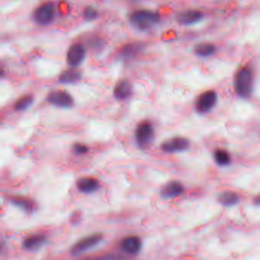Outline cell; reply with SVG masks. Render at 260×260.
Instances as JSON below:
<instances>
[{
    "mask_svg": "<svg viewBox=\"0 0 260 260\" xmlns=\"http://www.w3.org/2000/svg\"><path fill=\"white\" fill-rule=\"evenodd\" d=\"M130 21L131 24L139 30L146 31L159 22L160 16L153 11L140 9L130 15Z\"/></svg>",
    "mask_w": 260,
    "mask_h": 260,
    "instance_id": "7a4b0ae2",
    "label": "cell"
},
{
    "mask_svg": "<svg viewBox=\"0 0 260 260\" xmlns=\"http://www.w3.org/2000/svg\"><path fill=\"white\" fill-rule=\"evenodd\" d=\"M73 149H74L75 152L78 153V154H84V153H87V151H88V148H87V146L82 144H75Z\"/></svg>",
    "mask_w": 260,
    "mask_h": 260,
    "instance_id": "cb8c5ba5",
    "label": "cell"
},
{
    "mask_svg": "<svg viewBox=\"0 0 260 260\" xmlns=\"http://www.w3.org/2000/svg\"><path fill=\"white\" fill-rule=\"evenodd\" d=\"M55 9L52 2H47L41 5L34 12V20L38 24L46 25L54 20Z\"/></svg>",
    "mask_w": 260,
    "mask_h": 260,
    "instance_id": "3957f363",
    "label": "cell"
},
{
    "mask_svg": "<svg viewBox=\"0 0 260 260\" xmlns=\"http://www.w3.org/2000/svg\"><path fill=\"white\" fill-rule=\"evenodd\" d=\"M77 186L80 191L91 193L97 190L99 188V182L92 177H84L77 181Z\"/></svg>",
    "mask_w": 260,
    "mask_h": 260,
    "instance_id": "9a60e30c",
    "label": "cell"
},
{
    "mask_svg": "<svg viewBox=\"0 0 260 260\" xmlns=\"http://www.w3.org/2000/svg\"><path fill=\"white\" fill-rule=\"evenodd\" d=\"M122 247L129 254H136L141 250V239L136 236L127 237L122 241Z\"/></svg>",
    "mask_w": 260,
    "mask_h": 260,
    "instance_id": "7c38bea8",
    "label": "cell"
},
{
    "mask_svg": "<svg viewBox=\"0 0 260 260\" xmlns=\"http://www.w3.org/2000/svg\"><path fill=\"white\" fill-rule=\"evenodd\" d=\"M45 242V237L42 234H35V235H31L24 239V242H23V246L26 250L36 251V250L40 249Z\"/></svg>",
    "mask_w": 260,
    "mask_h": 260,
    "instance_id": "5bb4252c",
    "label": "cell"
},
{
    "mask_svg": "<svg viewBox=\"0 0 260 260\" xmlns=\"http://www.w3.org/2000/svg\"><path fill=\"white\" fill-rule=\"evenodd\" d=\"M86 57V49L81 43H73L71 47H69L66 55L68 64L72 67H77L81 65L84 61Z\"/></svg>",
    "mask_w": 260,
    "mask_h": 260,
    "instance_id": "52a82bcc",
    "label": "cell"
},
{
    "mask_svg": "<svg viewBox=\"0 0 260 260\" xmlns=\"http://www.w3.org/2000/svg\"><path fill=\"white\" fill-rule=\"evenodd\" d=\"M253 87V73L247 66L240 68L237 73L234 80V87L238 96L249 98L251 95Z\"/></svg>",
    "mask_w": 260,
    "mask_h": 260,
    "instance_id": "6da1fadb",
    "label": "cell"
},
{
    "mask_svg": "<svg viewBox=\"0 0 260 260\" xmlns=\"http://www.w3.org/2000/svg\"><path fill=\"white\" fill-rule=\"evenodd\" d=\"M154 137L153 126L148 122H141L136 129L135 137L137 144L141 148H146L151 144Z\"/></svg>",
    "mask_w": 260,
    "mask_h": 260,
    "instance_id": "277c9868",
    "label": "cell"
},
{
    "mask_svg": "<svg viewBox=\"0 0 260 260\" xmlns=\"http://www.w3.org/2000/svg\"><path fill=\"white\" fill-rule=\"evenodd\" d=\"M183 192V186L179 182H172L163 186L161 190V195L166 198H175L182 194Z\"/></svg>",
    "mask_w": 260,
    "mask_h": 260,
    "instance_id": "4fadbf2b",
    "label": "cell"
},
{
    "mask_svg": "<svg viewBox=\"0 0 260 260\" xmlns=\"http://www.w3.org/2000/svg\"><path fill=\"white\" fill-rule=\"evenodd\" d=\"M194 51L196 55L206 58V57H210L215 54V51H216V47L214 44L210 43H198V45H196L195 47Z\"/></svg>",
    "mask_w": 260,
    "mask_h": 260,
    "instance_id": "d6986e66",
    "label": "cell"
},
{
    "mask_svg": "<svg viewBox=\"0 0 260 260\" xmlns=\"http://www.w3.org/2000/svg\"><path fill=\"white\" fill-rule=\"evenodd\" d=\"M215 159L217 164L220 166H226L231 163V156L224 151H216L215 153Z\"/></svg>",
    "mask_w": 260,
    "mask_h": 260,
    "instance_id": "7402d4cb",
    "label": "cell"
},
{
    "mask_svg": "<svg viewBox=\"0 0 260 260\" xmlns=\"http://www.w3.org/2000/svg\"><path fill=\"white\" fill-rule=\"evenodd\" d=\"M217 102V94L215 91L209 90L203 92L198 97L196 108L199 112L205 113L210 111Z\"/></svg>",
    "mask_w": 260,
    "mask_h": 260,
    "instance_id": "ba28073f",
    "label": "cell"
},
{
    "mask_svg": "<svg viewBox=\"0 0 260 260\" xmlns=\"http://www.w3.org/2000/svg\"><path fill=\"white\" fill-rule=\"evenodd\" d=\"M141 50H142V45L141 43H129L122 49L121 55L122 58L130 59V58H134L136 55L141 52Z\"/></svg>",
    "mask_w": 260,
    "mask_h": 260,
    "instance_id": "ac0fdd59",
    "label": "cell"
},
{
    "mask_svg": "<svg viewBox=\"0 0 260 260\" xmlns=\"http://www.w3.org/2000/svg\"><path fill=\"white\" fill-rule=\"evenodd\" d=\"M84 16L86 20H88V21H92V20H96L97 18L98 12L95 8L89 6L84 10Z\"/></svg>",
    "mask_w": 260,
    "mask_h": 260,
    "instance_id": "603a6c76",
    "label": "cell"
},
{
    "mask_svg": "<svg viewBox=\"0 0 260 260\" xmlns=\"http://www.w3.org/2000/svg\"><path fill=\"white\" fill-rule=\"evenodd\" d=\"M189 147V141L184 137H175L170 139L162 144V149L165 152L174 153L187 150Z\"/></svg>",
    "mask_w": 260,
    "mask_h": 260,
    "instance_id": "9c48e42d",
    "label": "cell"
},
{
    "mask_svg": "<svg viewBox=\"0 0 260 260\" xmlns=\"http://www.w3.org/2000/svg\"><path fill=\"white\" fill-rule=\"evenodd\" d=\"M33 101L34 98L30 95L22 96L20 99H18L15 103V109L17 111H24L31 106V104L33 103Z\"/></svg>",
    "mask_w": 260,
    "mask_h": 260,
    "instance_id": "44dd1931",
    "label": "cell"
},
{
    "mask_svg": "<svg viewBox=\"0 0 260 260\" xmlns=\"http://www.w3.org/2000/svg\"><path fill=\"white\" fill-rule=\"evenodd\" d=\"M103 234H92L90 236L86 237V238L79 240L77 243H75L72 246L70 252L73 255L81 254V253H84L87 250L96 246L98 243H100L101 241L103 240Z\"/></svg>",
    "mask_w": 260,
    "mask_h": 260,
    "instance_id": "5b68a950",
    "label": "cell"
},
{
    "mask_svg": "<svg viewBox=\"0 0 260 260\" xmlns=\"http://www.w3.org/2000/svg\"><path fill=\"white\" fill-rule=\"evenodd\" d=\"M133 92L131 83L128 80L118 81L114 88V96L120 100L129 99Z\"/></svg>",
    "mask_w": 260,
    "mask_h": 260,
    "instance_id": "8fae6325",
    "label": "cell"
},
{
    "mask_svg": "<svg viewBox=\"0 0 260 260\" xmlns=\"http://www.w3.org/2000/svg\"><path fill=\"white\" fill-rule=\"evenodd\" d=\"M82 73L80 70L76 68H69L61 73L60 75V81L62 84H76L81 80Z\"/></svg>",
    "mask_w": 260,
    "mask_h": 260,
    "instance_id": "2e32d148",
    "label": "cell"
},
{
    "mask_svg": "<svg viewBox=\"0 0 260 260\" xmlns=\"http://www.w3.org/2000/svg\"><path fill=\"white\" fill-rule=\"evenodd\" d=\"M11 201L15 205L20 207L25 212H32L36 209V204L35 201L25 197H21V196L12 197Z\"/></svg>",
    "mask_w": 260,
    "mask_h": 260,
    "instance_id": "e0dca14e",
    "label": "cell"
},
{
    "mask_svg": "<svg viewBox=\"0 0 260 260\" xmlns=\"http://www.w3.org/2000/svg\"><path fill=\"white\" fill-rule=\"evenodd\" d=\"M49 103L61 108L71 107L73 104V99L69 92L65 90H54L49 93L47 96Z\"/></svg>",
    "mask_w": 260,
    "mask_h": 260,
    "instance_id": "8992f818",
    "label": "cell"
},
{
    "mask_svg": "<svg viewBox=\"0 0 260 260\" xmlns=\"http://www.w3.org/2000/svg\"><path fill=\"white\" fill-rule=\"evenodd\" d=\"M202 18V12L194 9H189L181 12L177 18V20L179 24L183 25H191L201 21Z\"/></svg>",
    "mask_w": 260,
    "mask_h": 260,
    "instance_id": "30bf717a",
    "label": "cell"
},
{
    "mask_svg": "<svg viewBox=\"0 0 260 260\" xmlns=\"http://www.w3.org/2000/svg\"><path fill=\"white\" fill-rule=\"evenodd\" d=\"M219 201L225 206H231L239 201V196L236 193L227 192L222 193L219 197Z\"/></svg>",
    "mask_w": 260,
    "mask_h": 260,
    "instance_id": "ffe728a7",
    "label": "cell"
}]
</instances>
